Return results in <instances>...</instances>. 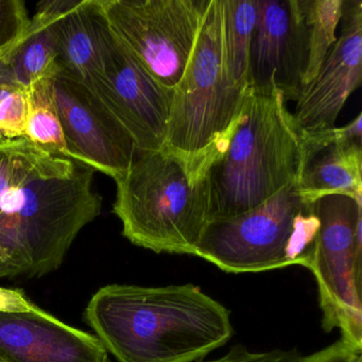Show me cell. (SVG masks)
I'll list each match as a JSON object with an SVG mask.
<instances>
[{"mask_svg":"<svg viewBox=\"0 0 362 362\" xmlns=\"http://www.w3.org/2000/svg\"><path fill=\"white\" fill-rule=\"evenodd\" d=\"M96 13V0H69L54 21L58 75L84 83L100 71Z\"/></svg>","mask_w":362,"mask_h":362,"instance_id":"cell-15","label":"cell"},{"mask_svg":"<svg viewBox=\"0 0 362 362\" xmlns=\"http://www.w3.org/2000/svg\"><path fill=\"white\" fill-rule=\"evenodd\" d=\"M302 156V133L283 92L252 88L209 170V222L243 215L296 183Z\"/></svg>","mask_w":362,"mask_h":362,"instance_id":"cell-4","label":"cell"},{"mask_svg":"<svg viewBox=\"0 0 362 362\" xmlns=\"http://www.w3.org/2000/svg\"><path fill=\"white\" fill-rule=\"evenodd\" d=\"M307 67L302 0H258L250 50L251 88H277L298 100Z\"/></svg>","mask_w":362,"mask_h":362,"instance_id":"cell-11","label":"cell"},{"mask_svg":"<svg viewBox=\"0 0 362 362\" xmlns=\"http://www.w3.org/2000/svg\"><path fill=\"white\" fill-rule=\"evenodd\" d=\"M224 62L230 81L251 90L250 50L257 20L258 0H220Z\"/></svg>","mask_w":362,"mask_h":362,"instance_id":"cell-17","label":"cell"},{"mask_svg":"<svg viewBox=\"0 0 362 362\" xmlns=\"http://www.w3.org/2000/svg\"><path fill=\"white\" fill-rule=\"evenodd\" d=\"M18 43L12 47L8 48V49L0 50V84L5 83V82L16 81L13 79V75H12L11 67H10L9 57Z\"/></svg>","mask_w":362,"mask_h":362,"instance_id":"cell-26","label":"cell"},{"mask_svg":"<svg viewBox=\"0 0 362 362\" xmlns=\"http://www.w3.org/2000/svg\"><path fill=\"white\" fill-rule=\"evenodd\" d=\"M54 77L44 78L26 88L28 115L25 139L52 156L69 158L62 126L54 105Z\"/></svg>","mask_w":362,"mask_h":362,"instance_id":"cell-19","label":"cell"},{"mask_svg":"<svg viewBox=\"0 0 362 362\" xmlns=\"http://www.w3.org/2000/svg\"><path fill=\"white\" fill-rule=\"evenodd\" d=\"M215 158V152L136 150L127 173L115 180L113 211L122 235L156 253L196 256L209 222V170Z\"/></svg>","mask_w":362,"mask_h":362,"instance_id":"cell-3","label":"cell"},{"mask_svg":"<svg viewBox=\"0 0 362 362\" xmlns=\"http://www.w3.org/2000/svg\"><path fill=\"white\" fill-rule=\"evenodd\" d=\"M41 309L31 302L22 290L0 287V313L40 311Z\"/></svg>","mask_w":362,"mask_h":362,"instance_id":"cell-25","label":"cell"},{"mask_svg":"<svg viewBox=\"0 0 362 362\" xmlns=\"http://www.w3.org/2000/svg\"><path fill=\"white\" fill-rule=\"evenodd\" d=\"M30 24L23 0H0V50L16 45Z\"/></svg>","mask_w":362,"mask_h":362,"instance_id":"cell-22","label":"cell"},{"mask_svg":"<svg viewBox=\"0 0 362 362\" xmlns=\"http://www.w3.org/2000/svg\"><path fill=\"white\" fill-rule=\"evenodd\" d=\"M112 362V361H111Z\"/></svg>","mask_w":362,"mask_h":362,"instance_id":"cell-27","label":"cell"},{"mask_svg":"<svg viewBox=\"0 0 362 362\" xmlns=\"http://www.w3.org/2000/svg\"><path fill=\"white\" fill-rule=\"evenodd\" d=\"M251 90L239 88L228 77L221 1L211 0L185 73L173 90L165 147L188 156L213 151L236 126Z\"/></svg>","mask_w":362,"mask_h":362,"instance_id":"cell-6","label":"cell"},{"mask_svg":"<svg viewBox=\"0 0 362 362\" xmlns=\"http://www.w3.org/2000/svg\"><path fill=\"white\" fill-rule=\"evenodd\" d=\"M300 362H362V349H356L340 339L313 355L302 357Z\"/></svg>","mask_w":362,"mask_h":362,"instance_id":"cell-24","label":"cell"},{"mask_svg":"<svg viewBox=\"0 0 362 362\" xmlns=\"http://www.w3.org/2000/svg\"><path fill=\"white\" fill-rule=\"evenodd\" d=\"M54 99L69 158L115 181L128 170L136 147L122 122L84 84L57 75Z\"/></svg>","mask_w":362,"mask_h":362,"instance_id":"cell-10","label":"cell"},{"mask_svg":"<svg viewBox=\"0 0 362 362\" xmlns=\"http://www.w3.org/2000/svg\"><path fill=\"white\" fill-rule=\"evenodd\" d=\"M298 182L259 206L230 219L209 222L196 256L228 273H256L290 266L309 269L320 222L305 205Z\"/></svg>","mask_w":362,"mask_h":362,"instance_id":"cell-5","label":"cell"},{"mask_svg":"<svg viewBox=\"0 0 362 362\" xmlns=\"http://www.w3.org/2000/svg\"><path fill=\"white\" fill-rule=\"evenodd\" d=\"M28 97L16 81L0 84V132L7 139H25Z\"/></svg>","mask_w":362,"mask_h":362,"instance_id":"cell-21","label":"cell"},{"mask_svg":"<svg viewBox=\"0 0 362 362\" xmlns=\"http://www.w3.org/2000/svg\"><path fill=\"white\" fill-rule=\"evenodd\" d=\"M45 152L27 139H8L0 144V194L16 184Z\"/></svg>","mask_w":362,"mask_h":362,"instance_id":"cell-20","label":"cell"},{"mask_svg":"<svg viewBox=\"0 0 362 362\" xmlns=\"http://www.w3.org/2000/svg\"><path fill=\"white\" fill-rule=\"evenodd\" d=\"M320 226L309 270L315 275L325 332L362 349V201L324 197L313 203Z\"/></svg>","mask_w":362,"mask_h":362,"instance_id":"cell-7","label":"cell"},{"mask_svg":"<svg viewBox=\"0 0 362 362\" xmlns=\"http://www.w3.org/2000/svg\"><path fill=\"white\" fill-rule=\"evenodd\" d=\"M118 362H192L233 336L230 311L197 286L100 288L84 313Z\"/></svg>","mask_w":362,"mask_h":362,"instance_id":"cell-1","label":"cell"},{"mask_svg":"<svg viewBox=\"0 0 362 362\" xmlns=\"http://www.w3.org/2000/svg\"><path fill=\"white\" fill-rule=\"evenodd\" d=\"M211 0H98L110 29L156 82L175 90Z\"/></svg>","mask_w":362,"mask_h":362,"instance_id":"cell-8","label":"cell"},{"mask_svg":"<svg viewBox=\"0 0 362 362\" xmlns=\"http://www.w3.org/2000/svg\"><path fill=\"white\" fill-rule=\"evenodd\" d=\"M307 67L303 88L317 76L337 42L344 0H302Z\"/></svg>","mask_w":362,"mask_h":362,"instance_id":"cell-18","label":"cell"},{"mask_svg":"<svg viewBox=\"0 0 362 362\" xmlns=\"http://www.w3.org/2000/svg\"><path fill=\"white\" fill-rule=\"evenodd\" d=\"M0 362H111L94 334L40 311L0 313Z\"/></svg>","mask_w":362,"mask_h":362,"instance_id":"cell-13","label":"cell"},{"mask_svg":"<svg viewBox=\"0 0 362 362\" xmlns=\"http://www.w3.org/2000/svg\"><path fill=\"white\" fill-rule=\"evenodd\" d=\"M94 173L46 152L0 194V279L43 276L60 268L82 228L100 215Z\"/></svg>","mask_w":362,"mask_h":362,"instance_id":"cell-2","label":"cell"},{"mask_svg":"<svg viewBox=\"0 0 362 362\" xmlns=\"http://www.w3.org/2000/svg\"><path fill=\"white\" fill-rule=\"evenodd\" d=\"M96 1L100 71L82 84L122 122L136 150L163 149L173 90L156 82L122 45L110 29Z\"/></svg>","mask_w":362,"mask_h":362,"instance_id":"cell-9","label":"cell"},{"mask_svg":"<svg viewBox=\"0 0 362 362\" xmlns=\"http://www.w3.org/2000/svg\"><path fill=\"white\" fill-rule=\"evenodd\" d=\"M302 356L296 349H273V351L254 353L243 345H237L226 355L209 362H300Z\"/></svg>","mask_w":362,"mask_h":362,"instance_id":"cell-23","label":"cell"},{"mask_svg":"<svg viewBox=\"0 0 362 362\" xmlns=\"http://www.w3.org/2000/svg\"><path fill=\"white\" fill-rule=\"evenodd\" d=\"M361 117L342 128L303 134L298 196L305 205L327 196L362 201Z\"/></svg>","mask_w":362,"mask_h":362,"instance_id":"cell-14","label":"cell"},{"mask_svg":"<svg viewBox=\"0 0 362 362\" xmlns=\"http://www.w3.org/2000/svg\"><path fill=\"white\" fill-rule=\"evenodd\" d=\"M69 4V0H44L37 4V13L9 57L13 79L23 88L58 75L54 21Z\"/></svg>","mask_w":362,"mask_h":362,"instance_id":"cell-16","label":"cell"},{"mask_svg":"<svg viewBox=\"0 0 362 362\" xmlns=\"http://www.w3.org/2000/svg\"><path fill=\"white\" fill-rule=\"evenodd\" d=\"M340 24V37L296 100L292 115L303 134L334 129L347 99L361 86V1H344Z\"/></svg>","mask_w":362,"mask_h":362,"instance_id":"cell-12","label":"cell"}]
</instances>
